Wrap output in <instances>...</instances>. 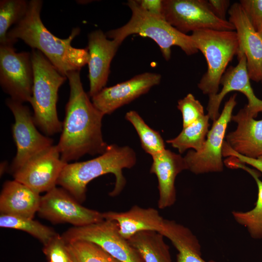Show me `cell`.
I'll return each mask as SVG.
<instances>
[{
    "label": "cell",
    "instance_id": "6da1fadb",
    "mask_svg": "<svg viewBox=\"0 0 262 262\" xmlns=\"http://www.w3.org/2000/svg\"><path fill=\"white\" fill-rule=\"evenodd\" d=\"M70 95L57 144L61 159L66 163L88 154L101 155L108 145L103 140L101 127L104 115L93 104L84 90L80 71L67 73Z\"/></svg>",
    "mask_w": 262,
    "mask_h": 262
},
{
    "label": "cell",
    "instance_id": "7a4b0ae2",
    "mask_svg": "<svg viewBox=\"0 0 262 262\" xmlns=\"http://www.w3.org/2000/svg\"><path fill=\"white\" fill-rule=\"evenodd\" d=\"M42 3L40 0L29 1L24 17L8 31L6 43L14 44L18 39L22 40L33 49L42 53L64 76L72 71H80L88 64L89 58L87 48H75L71 44L80 29H73L66 39L54 35L41 20Z\"/></svg>",
    "mask_w": 262,
    "mask_h": 262
},
{
    "label": "cell",
    "instance_id": "3957f363",
    "mask_svg": "<svg viewBox=\"0 0 262 262\" xmlns=\"http://www.w3.org/2000/svg\"><path fill=\"white\" fill-rule=\"evenodd\" d=\"M136 162V154L131 147L110 145L103 153L95 158L67 163L62 170L57 184L78 202H82L85 199L87 184L95 178L111 173L115 175V182L110 195L116 196L122 191L126 183L123 169L132 167Z\"/></svg>",
    "mask_w": 262,
    "mask_h": 262
},
{
    "label": "cell",
    "instance_id": "277c9868",
    "mask_svg": "<svg viewBox=\"0 0 262 262\" xmlns=\"http://www.w3.org/2000/svg\"><path fill=\"white\" fill-rule=\"evenodd\" d=\"M33 71V84L30 103L34 123L46 135L62 131L63 123L57 111L59 88L67 77L61 74L40 51L31 52Z\"/></svg>",
    "mask_w": 262,
    "mask_h": 262
},
{
    "label": "cell",
    "instance_id": "5b68a950",
    "mask_svg": "<svg viewBox=\"0 0 262 262\" xmlns=\"http://www.w3.org/2000/svg\"><path fill=\"white\" fill-rule=\"evenodd\" d=\"M127 5L131 11L129 21L118 28L110 30L105 34L121 44L129 35L137 34L149 37L159 46L163 56L166 61L170 60L171 48L180 47L185 54L192 55L198 52L191 37L179 31L163 17L152 15L143 10L136 0H131Z\"/></svg>",
    "mask_w": 262,
    "mask_h": 262
},
{
    "label": "cell",
    "instance_id": "8992f818",
    "mask_svg": "<svg viewBox=\"0 0 262 262\" xmlns=\"http://www.w3.org/2000/svg\"><path fill=\"white\" fill-rule=\"evenodd\" d=\"M191 37L198 51L204 56L207 69L197 84L204 94L213 96L219 92L221 79L229 63L238 49L236 31L201 30Z\"/></svg>",
    "mask_w": 262,
    "mask_h": 262
},
{
    "label": "cell",
    "instance_id": "52a82bcc",
    "mask_svg": "<svg viewBox=\"0 0 262 262\" xmlns=\"http://www.w3.org/2000/svg\"><path fill=\"white\" fill-rule=\"evenodd\" d=\"M236 97L234 94L226 102L221 114L213 121L202 148L198 151L189 150L184 157L187 170L196 175L223 171L222 148Z\"/></svg>",
    "mask_w": 262,
    "mask_h": 262
},
{
    "label": "cell",
    "instance_id": "ba28073f",
    "mask_svg": "<svg viewBox=\"0 0 262 262\" xmlns=\"http://www.w3.org/2000/svg\"><path fill=\"white\" fill-rule=\"evenodd\" d=\"M164 19L181 33L210 29L234 31L229 20L221 19L210 10L205 0H164Z\"/></svg>",
    "mask_w": 262,
    "mask_h": 262
},
{
    "label": "cell",
    "instance_id": "9c48e42d",
    "mask_svg": "<svg viewBox=\"0 0 262 262\" xmlns=\"http://www.w3.org/2000/svg\"><path fill=\"white\" fill-rule=\"evenodd\" d=\"M6 104L15 118L12 134L16 153L10 168L13 173L32 157L53 146V140L37 130L33 115L23 103L9 98Z\"/></svg>",
    "mask_w": 262,
    "mask_h": 262
},
{
    "label": "cell",
    "instance_id": "30bf717a",
    "mask_svg": "<svg viewBox=\"0 0 262 262\" xmlns=\"http://www.w3.org/2000/svg\"><path fill=\"white\" fill-rule=\"evenodd\" d=\"M66 243L86 241L94 243L120 262H144L142 258L119 233L117 223L101 221L82 227H73L62 235Z\"/></svg>",
    "mask_w": 262,
    "mask_h": 262
},
{
    "label": "cell",
    "instance_id": "8fae6325",
    "mask_svg": "<svg viewBox=\"0 0 262 262\" xmlns=\"http://www.w3.org/2000/svg\"><path fill=\"white\" fill-rule=\"evenodd\" d=\"M14 44L0 45V83L10 98L30 102L33 84L31 52H16Z\"/></svg>",
    "mask_w": 262,
    "mask_h": 262
},
{
    "label": "cell",
    "instance_id": "7c38bea8",
    "mask_svg": "<svg viewBox=\"0 0 262 262\" xmlns=\"http://www.w3.org/2000/svg\"><path fill=\"white\" fill-rule=\"evenodd\" d=\"M39 214L55 223L82 227L104 220L103 213L82 206L63 188L55 187L41 196Z\"/></svg>",
    "mask_w": 262,
    "mask_h": 262
},
{
    "label": "cell",
    "instance_id": "4fadbf2b",
    "mask_svg": "<svg viewBox=\"0 0 262 262\" xmlns=\"http://www.w3.org/2000/svg\"><path fill=\"white\" fill-rule=\"evenodd\" d=\"M62 161L56 145H53L28 160L13 173L14 180L40 193L56 187L67 164Z\"/></svg>",
    "mask_w": 262,
    "mask_h": 262
},
{
    "label": "cell",
    "instance_id": "5bb4252c",
    "mask_svg": "<svg viewBox=\"0 0 262 262\" xmlns=\"http://www.w3.org/2000/svg\"><path fill=\"white\" fill-rule=\"evenodd\" d=\"M237 58L238 64L229 66L223 75L220 82L222 85L221 91L209 96L207 115L213 121L220 115L219 109L224 98L228 93L234 91L243 93L246 97L248 103L246 105L255 118L262 112V100L256 97L250 84L246 57L243 55Z\"/></svg>",
    "mask_w": 262,
    "mask_h": 262
},
{
    "label": "cell",
    "instance_id": "9a60e30c",
    "mask_svg": "<svg viewBox=\"0 0 262 262\" xmlns=\"http://www.w3.org/2000/svg\"><path fill=\"white\" fill-rule=\"evenodd\" d=\"M160 74L145 72L114 86L104 87L92 97L94 106L104 115L111 114L121 106L147 93L161 81Z\"/></svg>",
    "mask_w": 262,
    "mask_h": 262
},
{
    "label": "cell",
    "instance_id": "2e32d148",
    "mask_svg": "<svg viewBox=\"0 0 262 262\" xmlns=\"http://www.w3.org/2000/svg\"><path fill=\"white\" fill-rule=\"evenodd\" d=\"M229 21L235 27L238 41L237 57L244 55L250 80L262 81V38L250 23L239 2L228 11Z\"/></svg>",
    "mask_w": 262,
    "mask_h": 262
},
{
    "label": "cell",
    "instance_id": "e0dca14e",
    "mask_svg": "<svg viewBox=\"0 0 262 262\" xmlns=\"http://www.w3.org/2000/svg\"><path fill=\"white\" fill-rule=\"evenodd\" d=\"M121 44L109 40L101 30H97L88 35V62L90 82L89 96L96 95L107 82L111 62Z\"/></svg>",
    "mask_w": 262,
    "mask_h": 262
},
{
    "label": "cell",
    "instance_id": "ac0fdd59",
    "mask_svg": "<svg viewBox=\"0 0 262 262\" xmlns=\"http://www.w3.org/2000/svg\"><path fill=\"white\" fill-rule=\"evenodd\" d=\"M231 120L236 129L226 136V142L235 152L251 158L262 156V119L256 120L246 105Z\"/></svg>",
    "mask_w": 262,
    "mask_h": 262
},
{
    "label": "cell",
    "instance_id": "d6986e66",
    "mask_svg": "<svg viewBox=\"0 0 262 262\" xmlns=\"http://www.w3.org/2000/svg\"><path fill=\"white\" fill-rule=\"evenodd\" d=\"M150 173L154 174L158 179L159 196L158 207L164 209L173 205L176 201L175 182L177 175L187 170L184 157L165 149L152 157Z\"/></svg>",
    "mask_w": 262,
    "mask_h": 262
},
{
    "label": "cell",
    "instance_id": "ffe728a7",
    "mask_svg": "<svg viewBox=\"0 0 262 262\" xmlns=\"http://www.w3.org/2000/svg\"><path fill=\"white\" fill-rule=\"evenodd\" d=\"M104 219L115 221L120 234L128 240L135 234L144 230L160 232L164 219L153 208L133 206L124 212L109 211L103 213Z\"/></svg>",
    "mask_w": 262,
    "mask_h": 262
},
{
    "label": "cell",
    "instance_id": "44dd1931",
    "mask_svg": "<svg viewBox=\"0 0 262 262\" xmlns=\"http://www.w3.org/2000/svg\"><path fill=\"white\" fill-rule=\"evenodd\" d=\"M41 198L39 193L15 180L6 181L0 196V213L33 218Z\"/></svg>",
    "mask_w": 262,
    "mask_h": 262
},
{
    "label": "cell",
    "instance_id": "7402d4cb",
    "mask_svg": "<svg viewBox=\"0 0 262 262\" xmlns=\"http://www.w3.org/2000/svg\"><path fill=\"white\" fill-rule=\"evenodd\" d=\"M159 232L168 238L178 251L176 262H207L202 258L198 239L188 228L164 219Z\"/></svg>",
    "mask_w": 262,
    "mask_h": 262
},
{
    "label": "cell",
    "instance_id": "603a6c76",
    "mask_svg": "<svg viewBox=\"0 0 262 262\" xmlns=\"http://www.w3.org/2000/svg\"><path fill=\"white\" fill-rule=\"evenodd\" d=\"M229 168L241 169L249 173L254 179L258 187L257 199L255 207L246 212L233 211L232 215L234 220L245 227L251 238L262 240V180L259 179L260 173L236 159H231Z\"/></svg>",
    "mask_w": 262,
    "mask_h": 262
},
{
    "label": "cell",
    "instance_id": "cb8c5ba5",
    "mask_svg": "<svg viewBox=\"0 0 262 262\" xmlns=\"http://www.w3.org/2000/svg\"><path fill=\"white\" fill-rule=\"evenodd\" d=\"M128 240L144 262H172L169 246L159 231H141Z\"/></svg>",
    "mask_w": 262,
    "mask_h": 262
},
{
    "label": "cell",
    "instance_id": "d4e9b609",
    "mask_svg": "<svg viewBox=\"0 0 262 262\" xmlns=\"http://www.w3.org/2000/svg\"><path fill=\"white\" fill-rule=\"evenodd\" d=\"M210 118L207 115L189 126L183 128L175 138L166 141L172 147L177 148L180 154L192 148L199 151L203 147L209 131Z\"/></svg>",
    "mask_w": 262,
    "mask_h": 262
},
{
    "label": "cell",
    "instance_id": "484cf974",
    "mask_svg": "<svg viewBox=\"0 0 262 262\" xmlns=\"http://www.w3.org/2000/svg\"><path fill=\"white\" fill-rule=\"evenodd\" d=\"M125 117L135 129L142 147L146 152L152 157L165 149L164 141L159 132L148 126L136 111L127 112Z\"/></svg>",
    "mask_w": 262,
    "mask_h": 262
},
{
    "label": "cell",
    "instance_id": "4316f807",
    "mask_svg": "<svg viewBox=\"0 0 262 262\" xmlns=\"http://www.w3.org/2000/svg\"><path fill=\"white\" fill-rule=\"evenodd\" d=\"M0 226L24 231L47 244L57 233L33 218L0 214Z\"/></svg>",
    "mask_w": 262,
    "mask_h": 262
},
{
    "label": "cell",
    "instance_id": "83f0119b",
    "mask_svg": "<svg viewBox=\"0 0 262 262\" xmlns=\"http://www.w3.org/2000/svg\"><path fill=\"white\" fill-rule=\"evenodd\" d=\"M70 262H120L96 244L86 241L66 243Z\"/></svg>",
    "mask_w": 262,
    "mask_h": 262
},
{
    "label": "cell",
    "instance_id": "f1b7e54d",
    "mask_svg": "<svg viewBox=\"0 0 262 262\" xmlns=\"http://www.w3.org/2000/svg\"><path fill=\"white\" fill-rule=\"evenodd\" d=\"M29 1L25 0H1L0 1V43L7 42L9 29L16 24L25 16Z\"/></svg>",
    "mask_w": 262,
    "mask_h": 262
},
{
    "label": "cell",
    "instance_id": "f546056e",
    "mask_svg": "<svg viewBox=\"0 0 262 262\" xmlns=\"http://www.w3.org/2000/svg\"><path fill=\"white\" fill-rule=\"evenodd\" d=\"M177 108L182 114L183 128L189 126L205 115L203 106L191 93L178 101Z\"/></svg>",
    "mask_w": 262,
    "mask_h": 262
},
{
    "label": "cell",
    "instance_id": "4dcf8cb0",
    "mask_svg": "<svg viewBox=\"0 0 262 262\" xmlns=\"http://www.w3.org/2000/svg\"><path fill=\"white\" fill-rule=\"evenodd\" d=\"M43 251L51 262H70L66 243L58 234L44 245Z\"/></svg>",
    "mask_w": 262,
    "mask_h": 262
},
{
    "label": "cell",
    "instance_id": "1f68e13d",
    "mask_svg": "<svg viewBox=\"0 0 262 262\" xmlns=\"http://www.w3.org/2000/svg\"><path fill=\"white\" fill-rule=\"evenodd\" d=\"M239 3L252 26L258 31L262 27V0H241Z\"/></svg>",
    "mask_w": 262,
    "mask_h": 262
},
{
    "label": "cell",
    "instance_id": "d6a6232c",
    "mask_svg": "<svg viewBox=\"0 0 262 262\" xmlns=\"http://www.w3.org/2000/svg\"><path fill=\"white\" fill-rule=\"evenodd\" d=\"M222 155L224 157H233L239 161L251 165L260 173H262V156L256 158H251L241 155L234 151L225 141L222 148Z\"/></svg>",
    "mask_w": 262,
    "mask_h": 262
},
{
    "label": "cell",
    "instance_id": "836d02e7",
    "mask_svg": "<svg viewBox=\"0 0 262 262\" xmlns=\"http://www.w3.org/2000/svg\"><path fill=\"white\" fill-rule=\"evenodd\" d=\"M139 6L148 13L160 17H163L162 0H136Z\"/></svg>",
    "mask_w": 262,
    "mask_h": 262
},
{
    "label": "cell",
    "instance_id": "e575fe53",
    "mask_svg": "<svg viewBox=\"0 0 262 262\" xmlns=\"http://www.w3.org/2000/svg\"><path fill=\"white\" fill-rule=\"evenodd\" d=\"M208 6L211 12L218 18L226 20V14L228 12L230 1L228 0H208Z\"/></svg>",
    "mask_w": 262,
    "mask_h": 262
},
{
    "label": "cell",
    "instance_id": "d590c367",
    "mask_svg": "<svg viewBox=\"0 0 262 262\" xmlns=\"http://www.w3.org/2000/svg\"><path fill=\"white\" fill-rule=\"evenodd\" d=\"M258 33H259V34L260 35V36L262 37V28L258 31Z\"/></svg>",
    "mask_w": 262,
    "mask_h": 262
},
{
    "label": "cell",
    "instance_id": "8d00e7d4",
    "mask_svg": "<svg viewBox=\"0 0 262 262\" xmlns=\"http://www.w3.org/2000/svg\"><path fill=\"white\" fill-rule=\"evenodd\" d=\"M49 262H51L49 261Z\"/></svg>",
    "mask_w": 262,
    "mask_h": 262
},
{
    "label": "cell",
    "instance_id": "74e56055",
    "mask_svg": "<svg viewBox=\"0 0 262 262\" xmlns=\"http://www.w3.org/2000/svg\"></svg>",
    "mask_w": 262,
    "mask_h": 262
}]
</instances>
